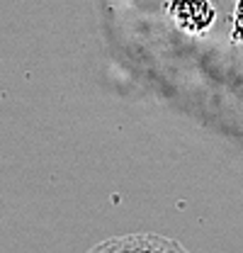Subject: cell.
I'll return each instance as SVG.
<instances>
[{"mask_svg": "<svg viewBox=\"0 0 243 253\" xmlns=\"http://www.w3.org/2000/svg\"><path fill=\"white\" fill-rule=\"evenodd\" d=\"M234 39L243 44V0L236 2V12H234Z\"/></svg>", "mask_w": 243, "mask_h": 253, "instance_id": "obj_3", "label": "cell"}, {"mask_svg": "<svg viewBox=\"0 0 243 253\" xmlns=\"http://www.w3.org/2000/svg\"><path fill=\"white\" fill-rule=\"evenodd\" d=\"M173 22L185 32H204L214 22V5L209 0H173L168 5Z\"/></svg>", "mask_w": 243, "mask_h": 253, "instance_id": "obj_2", "label": "cell"}, {"mask_svg": "<svg viewBox=\"0 0 243 253\" xmlns=\"http://www.w3.org/2000/svg\"><path fill=\"white\" fill-rule=\"evenodd\" d=\"M88 253H190L175 239L161 234H124L92 246Z\"/></svg>", "mask_w": 243, "mask_h": 253, "instance_id": "obj_1", "label": "cell"}]
</instances>
